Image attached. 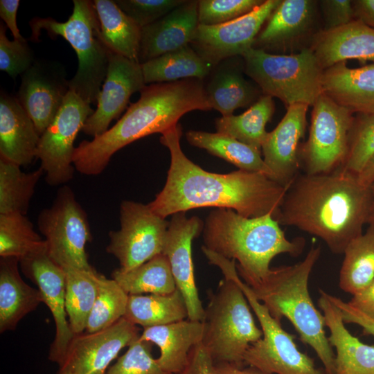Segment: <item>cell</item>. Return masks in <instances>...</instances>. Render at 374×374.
<instances>
[{
	"label": "cell",
	"instance_id": "7bdbcfd3",
	"mask_svg": "<svg viewBox=\"0 0 374 374\" xmlns=\"http://www.w3.org/2000/svg\"><path fill=\"white\" fill-rule=\"evenodd\" d=\"M262 0L198 1L199 24H222L247 14L260 6Z\"/></svg>",
	"mask_w": 374,
	"mask_h": 374
},
{
	"label": "cell",
	"instance_id": "f546056e",
	"mask_svg": "<svg viewBox=\"0 0 374 374\" xmlns=\"http://www.w3.org/2000/svg\"><path fill=\"white\" fill-rule=\"evenodd\" d=\"M314 4L310 0H280L255 42L261 46L280 44L303 35L312 24Z\"/></svg>",
	"mask_w": 374,
	"mask_h": 374
},
{
	"label": "cell",
	"instance_id": "ac0fdd59",
	"mask_svg": "<svg viewBox=\"0 0 374 374\" xmlns=\"http://www.w3.org/2000/svg\"><path fill=\"white\" fill-rule=\"evenodd\" d=\"M204 222L186 212L172 215L162 253L169 261L177 288L182 294L188 309V319L202 321L204 308L196 285L192 257V242L202 233Z\"/></svg>",
	"mask_w": 374,
	"mask_h": 374
},
{
	"label": "cell",
	"instance_id": "9c48e42d",
	"mask_svg": "<svg viewBox=\"0 0 374 374\" xmlns=\"http://www.w3.org/2000/svg\"><path fill=\"white\" fill-rule=\"evenodd\" d=\"M224 276L234 280L244 292L260 325L262 337L247 349L244 364L271 374H323L312 358L297 348L294 336L281 326L240 277L235 261L221 258L216 262Z\"/></svg>",
	"mask_w": 374,
	"mask_h": 374
},
{
	"label": "cell",
	"instance_id": "8d00e7d4",
	"mask_svg": "<svg viewBox=\"0 0 374 374\" xmlns=\"http://www.w3.org/2000/svg\"><path fill=\"white\" fill-rule=\"evenodd\" d=\"M0 157V214L26 215L35 188L44 174L39 167L29 172Z\"/></svg>",
	"mask_w": 374,
	"mask_h": 374
},
{
	"label": "cell",
	"instance_id": "44dd1931",
	"mask_svg": "<svg viewBox=\"0 0 374 374\" xmlns=\"http://www.w3.org/2000/svg\"><path fill=\"white\" fill-rule=\"evenodd\" d=\"M198 25V1H185L161 19L141 28L139 63L189 46Z\"/></svg>",
	"mask_w": 374,
	"mask_h": 374
},
{
	"label": "cell",
	"instance_id": "d590c367",
	"mask_svg": "<svg viewBox=\"0 0 374 374\" xmlns=\"http://www.w3.org/2000/svg\"><path fill=\"white\" fill-rule=\"evenodd\" d=\"M112 278L129 295L165 294L177 289L168 259L163 253L127 271L116 269Z\"/></svg>",
	"mask_w": 374,
	"mask_h": 374
},
{
	"label": "cell",
	"instance_id": "8992f818",
	"mask_svg": "<svg viewBox=\"0 0 374 374\" xmlns=\"http://www.w3.org/2000/svg\"><path fill=\"white\" fill-rule=\"evenodd\" d=\"M73 12L66 21L51 17L31 19L30 39L39 42L41 31L44 30L52 39L61 36L71 44L76 52L78 67L69 81V90L91 105L97 103L105 81L109 48L102 38L93 1L73 0Z\"/></svg>",
	"mask_w": 374,
	"mask_h": 374
},
{
	"label": "cell",
	"instance_id": "ab89813d",
	"mask_svg": "<svg viewBox=\"0 0 374 374\" xmlns=\"http://www.w3.org/2000/svg\"><path fill=\"white\" fill-rule=\"evenodd\" d=\"M98 294L87 323L85 332L105 329L125 315L129 294L114 280L99 274Z\"/></svg>",
	"mask_w": 374,
	"mask_h": 374
},
{
	"label": "cell",
	"instance_id": "60d3db41",
	"mask_svg": "<svg viewBox=\"0 0 374 374\" xmlns=\"http://www.w3.org/2000/svg\"><path fill=\"white\" fill-rule=\"evenodd\" d=\"M374 156V114H356L348 134V152L341 167L358 175Z\"/></svg>",
	"mask_w": 374,
	"mask_h": 374
},
{
	"label": "cell",
	"instance_id": "11a10c76",
	"mask_svg": "<svg viewBox=\"0 0 374 374\" xmlns=\"http://www.w3.org/2000/svg\"><path fill=\"white\" fill-rule=\"evenodd\" d=\"M371 189L372 192V203L367 220V224L374 225V181L371 184Z\"/></svg>",
	"mask_w": 374,
	"mask_h": 374
},
{
	"label": "cell",
	"instance_id": "d4e9b609",
	"mask_svg": "<svg viewBox=\"0 0 374 374\" xmlns=\"http://www.w3.org/2000/svg\"><path fill=\"white\" fill-rule=\"evenodd\" d=\"M323 92L353 114H374V64L349 68L346 61L325 69Z\"/></svg>",
	"mask_w": 374,
	"mask_h": 374
},
{
	"label": "cell",
	"instance_id": "ffe728a7",
	"mask_svg": "<svg viewBox=\"0 0 374 374\" xmlns=\"http://www.w3.org/2000/svg\"><path fill=\"white\" fill-rule=\"evenodd\" d=\"M308 105L293 104L271 131L262 145L263 160L271 170L273 179L288 187L300 173V141L305 136Z\"/></svg>",
	"mask_w": 374,
	"mask_h": 374
},
{
	"label": "cell",
	"instance_id": "7a4b0ae2",
	"mask_svg": "<svg viewBox=\"0 0 374 374\" xmlns=\"http://www.w3.org/2000/svg\"><path fill=\"white\" fill-rule=\"evenodd\" d=\"M372 203L371 186L337 168L327 173L300 172L289 185L276 220L321 239L335 254L361 235Z\"/></svg>",
	"mask_w": 374,
	"mask_h": 374
},
{
	"label": "cell",
	"instance_id": "836d02e7",
	"mask_svg": "<svg viewBox=\"0 0 374 374\" xmlns=\"http://www.w3.org/2000/svg\"><path fill=\"white\" fill-rule=\"evenodd\" d=\"M274 109L272 97L264 95L242 114L217 118L215 122L217 132L261 150L268 133L265 127Z\"/></svg>",
	"mask_w": 374,
	"mask_h": 374
},
{
	"label": "cell",
	"instance_id": "7dc6e473",
	"mask_svg": "<svg viewBox=\"0 0 374 374\" xmlns=\"http://www.w3.org/2000/svg\"><path fill=\"white\" fill-rule=\"evenodd\" d=\"M329 299L341 312L344 323H355L361 326L364 335L374 337V319L367 317L362 312L352 307L348 303L339 297L328 294Z\"/></svg>",
	"mask_w": 374,
	"mask_h": 374
},
{
	"label": "cell",
	"instance_id": "681fc988",
	"mask_svg": "<svg viewBox=\"0 0 374 374\" xmlns=\"http://www.w3.org/2000/svg\"><path fill=\"white\" fill-rule=\"evenodd\" d=\"M352 307L374 319V279L348 302Z\"/></svg>",
	"mask_w": 374,
	"mask_h": 374
},
{
	"label": "cell",
	"instance_id": "1f68e13d",
	"mask_svg": "<svg viewBox=\"0 0 374 374\" xmlns=\"http://www.w3.org/2000/svg\"><path fill=\"white\" fill-rule=\"evenodd\" d=\"M145 83L172 82L185 79L202 80L211 65L190 45L141 64Z\"/></svg>",
	"mask_w": 374,
	"mask_h": 374
},
{
	"label": "cell",
	"instance_id": "f1b7e54d",
	"mask_svg": "<svg viewBox=\"0 0 374 374\" xmlns=\"http://www.w3.org/2000/svg\"><path fill=\"white\" fill-rule=\"evenodd\" d=\"M188 317L184 298L177 288L170 294L129 295L123 318L145 328L182 321Z\"/></svg>",
	"mask_w": 374,
	"mask_h": 374
},
{
	"label": "cell",
	"instance_id": "52a82bcc",
	"mask_svg": "<svg viewBox=\"0 0 374 374\" xmlns=\"http://www.w3.org/2000/svg\"><path fill=\"white\" fill-rule=\"evenodd\" d=\"M208 299L202 344L214 364L243 366L247 349L262 337L244 292L234 280L224 276Z\"/></svg>",
	"mask_w": 374,
	"mask_h": 374
},
{
	"label": "cell",
	"instance_id": "cb8c5ba5",
	"mask_svg": "<svg viewBox=\"0 0 374 374\" xmlns=\"http://www.w3.org/2000/svg\"><path fill=\"white\" fill-rule=\"evenodd\" d=\"M318 304L330 330L329 343L336 351L335 374H374V346L362 342L345 327L341 312L319 290Z\"/></svg>",
	"mask_w": 374,
	"mask_h": 374
},
{
	"label": "cell",
	"instance_id": "4316f807",
	"mask_svg": "<svg viewBox=\"0 0 374 374\" xmlns=\"http://www.w3.org/2000/svg\"><path fill=\"white\" fill-rule=\"evenodd\" d=\"M16 258L0 260V332L14 330L19 321L36 310L42 297L39 290L27 284L19 271Z\"/></svg>",
	"mask_w": 374,
	"mask_h": 374
},
{
	"label": "cell",
	"instance_id": "db71d44e",
	"mask_svg": "<svg viewBox=\"0 0 374 374\" xmlns=\"http://www.w3.org/2000/svg\"><path fill=\"white\" fill-rule=\"evenodd\" d=\"M359 182L370 186L374 181V156L370 159L362 171L357 175Z\"/></svg>",
	"mask_w": 374,
	"mask_h": 374
},
{
	"label": "cell",
	"instance_id": "2e32d148",
	"mask_svg": "<svg viewBox=\"0 0 374 374\" xmlns=\"http://www.w3.org/2000/svg\"><path fill=\"white\" fill-rule=\"evenodd\" d=\"M19 266L23 274L37 287L42 302L53 317L55 335L50 346L48 359L59 365L74 336L65 308V270L49 256L46 249L22 258Z\"/></svg>",
	"mask_w": 374,
	"mask_h": 374
},
{
	"label": "cell",
	"instance_id": "d6a6232c",
	"mask_svg": "<svg viewBox=\"0 0 374 374\" xmlns=\"http://www.w3.org/2000/svg\"><path fill=\"white\" fill-rule=\"evenodd\" d=\"M339 272L341 290L354 295L374 279V225L353 239L346 246Z\"/></svg>",
	"mask_w": 374,
	"mask_h": 374
},
{
	"label": "cell",
	"instance_id": "816d5d0a",
	"mask_svg": "<svg viewBox=\"0 0 374 374\" xmlns=\"http://www.w3.org/2000/svg\"><path fill=\"white\" fill-rule=\"evenodd\" d=\"M352 3L355 19L374 28V0H357Z\"/></svg>",
	"mask_w": 374,
	"mask_h": 374
},
{
	"label": "cell",
	"instance_id": "83f0119b",
	"mask_svg": "<svg viewBox=\"0 0 374 374\" xmlns=\"http://www.w3.org/2000/svg\"><path fill=\"white\" fill-rule=\"evenodd\" d=\"M100 33L107 47L131 60L139 62L141 28L112 0L93 1Z\"/></svg>",
	"mask_w": 374,
	"mask_h": 374
},
{
	"label": "cell",
	"instance_id": "603a6c76",
	"mask_svg": "<svg viewBox=\"0 0 374 374\" xmlns=\"http://www.w3.org/2000/svg\"><path fill=\"white\" fill-rule=\"evenodd\" d=\"M40 135L16 96L1 92L0 157L26 167L36 158Z\"/></svg>",
	"mask_w": 374,
	"mask_h": 374
},
{
	"label": "cell",
	"instance_id": "ee69618b",
	"mask_svg": "<svg viewBox=\"0 0 374 374\" xmlns=\"http://www.w3.org/2000/svg\"><path fill=\"white\" fill-rule=\"evenodd\" d=\"M6 26H0V70L15 79L22 75L35 61L27 41H10L6 35Z\"/></svg>",
	"mask_w": 374,
	"mask_h": 374
},
{
	"label": "cell",
	"instance_id": "c3c4849f",
	"mask_svg": "<svg viewBox=\"0 0 374 374\" xmlns=\"http://www.w3.org/2000/svg\"><path fill=\"white\" fill-rule=\"evenodd\" d=\"M214 363L202 343L190 351L184 368L177 374H213Z\"/></svg>",
	"mask_w": 374,
	"mask_h": 374
},
{
	"label": "cell",
	"instance_id": "277c9868",
	"mask_svg": "<svg viewBox=\"0 0 374 374\" xmlns=\"http://www.w3.org/2000/svg\"><path fill=\"white\" fill-rule=\"evenodd\" d=\"M202 238L208 249L238 261V274L248 285L267 276L274 257L282 253L298 256L305 244L302 238L288 240L271 215L247 217L227 208L209 213Z\"/></svg>",
	"mask_w": 374,
	"mask_h": 374
},
{
	"label": "cell",
	"instance_id": "3957f363",
	"mask_svg": "<svg viewBox=\"0 0 374 374\" xmlns=\"http://www.w3.org/2000/svg\"><path fill=\"white\" fill-rule=\"evenodd\" d=\"M117 123L75 148L73 163L84 175L100 174L111 157L127 145L154 133H163L185 114L213 109L202 80L185 79L145 86Z\"/></svg>",
	"mask_w": 374,
	"mask_h": 374
},
{
	"label": "cell",
	"instance_id": "5bb4252c",
	"mask_svg": "<svg viewBox=\"0 0 374 374\" xmlns=\"http://www.w3.org/2000/svg\"><path fill=\"white\" fill-rule=\"evenodd\" d=\"M280 2V0L264 1L247 14L222 24H199L190 45L211 65L242 55L253 47L262 25Z\"/></svg>",
	"mask_w": 374,
	"mask_h": 374
},
{
	"label": "cell",
	"instance_id": "8fae6325",
	"mask_svg": "<svg viewBox=\"0 0 374 374\" xmlns=\"http://www.w3.org/2000/svg\"><path fill=\"white\" fill-rule=\"evenodd\" d=\"M353 113L323 92L314 105L307 141L300 145L301 170L309 175L341 168L347 156Z\"/></svg>",
	"mask_w": 374,
	"mask_h": 374
},
{
	"label": "cell",
	"instance_id": "d6986e66",
	"mask_svg": "<svg viewBox=\"0 0 374 374\" xmlns=\"http://www.w3.org/2000/svg\"><path fill=\"white\" fill-rule=\"evenodd\" d=\"M145 86L141 64L109 49L107 74L97 107L82 131L93 138L105 132L110 123L124 111L132 93L141 91Z\"/></svg>",
	"mask_w": 374,
	"mask_h": 374
},
{
	"label": "cell",
	"instance_id": "f907efd6",
	"mask_svg": "<svg viewBox=\"0 0 374 374\" xmlns=\"http://www.w3.org/2000/svg\"><path fill=\"white\" fill-rule=\"evenodd\" d=\"M19 5V0H1L0 17L10 30L14 39L26 42V39L22 37L17 25L16 16Z\"/></svg>",
	"mask_w": 374,
	"mask_h": 374
},
{
	"label": "cell",
	"instance_id": "f6af8a7d",
	"mask_svg": "<svg viewBox=\"0 0 374 374\" xmlns=\"http://www.w3.org/2000/svg\"><path fill=\"white\" fill-rule=\"evenodd\" d=\"M118 6L141 28L161 19L185 0H116Z\"/></svg>",
	"mask_w": 374,
	"mask_h": 374
},
{
	"label": "cell",
	"instance_id": "ba28073f",
	"mask_svg": "<svg viewBox=\"0 0 374 374\" xmlns=\"http://www.w3.org/2000/svg\"><path fill=\"white\" fill-rule=\"evenodd\" d=\"M245 73L265 95L276 97L287 106L313 105L323 93L321 67L311 48L294 55H274L252 47L242 55Z\"/></svg>",
	"mask_w": 374,
	"mask_h": 374
},
{
	"label": "cell",
	"instance_id": "f5cc1de1",
	"mask_svg": "<svg viewBox=\"0 0 374 374\" xmlns=\"http://www.w3.org/2000/svg\"><path fill=\"white\" fill-rule=\"evenodd\" d=\"M213 374H271L255 367L238 366L231 364H216L213 366Z\"/></svg>",
	"mask_w": 374,
	"mask_h": 374
},
{
	"label": "cell",
	"instance_id": "484cf974",
	"mask_svg": "<svg viewBox=\"0 0 374 374\" xmlns=\"http://www.w3.org/2000/svg\"><path fill=\"white\" fill-rule=\"evenodd\" d=\"M203 335V322L186 319L145 328L139 339L157 345L160 350V355L157 359L160 366L177 374L187 364L191 350L202 343Z\"/></svg>",
	"mask_w": 374,
	"mask_h": 374
},
{
	"label": "cell",
	"instance_id": "7402d4cb",
	"mask_svg": "<svg viewBox=\"0 0 374 374\" xmlns=\"http://www.w3.org/2000/svg\"><path fill=\"white\" fill-rule=\"evenodd\" d=\"M310 48L323 71L346 60L374 63V28L353 19L342 26L321 30Z\"/></svg>",
	"mask_w": 374,
	"mask_h": 374
},
{
	"label": "cell",
	"instance_id": "9a60e30c",
	"mask_svg": "<svg viewBox=\"0 0 374 374\" xmlns=\"http://www.w3.org/2000/svg\"><path fill=\"white\" fill-rule=\"evenodd\" d=\"M139 331L123 317L105 329L74 335L57 374H106L119 352L139 338Z\"/></svg>",
	"mask_w": 374,
	"mask_h": 374
},
{
	"label": "cell",
	"instance_id": "e0dca14e",
	"mask_svg": "<svg viewBox=\"0 0 374 374\" xmlns=\"http://www.w3.org/2000/svg\"><path fill=\"white\" fill-rule=\"evenodd\" d=\"M60 63L35 60L21 75L17 99L41 136L53 121L69 91Z\"/></svg>",
	"mask_w": 374,
	"mask_h": 374
},
{
	"label": "cell",
	"instance_id": "30bf717a",
	"mask_svg": "<svg viewBox=\"0 0 374 374\" xmlns=\"http://www.w3.org/2000/svg\"><path fill=\"white\" fill-rule=\"evenodd\" d=\"M49 256L63 268L93 270L86 252L92 235L87 215L68 186L59 188L53 204L37 220Z\"/></svg>",
	"mask_w": 374,
	"mask_h": 374
},
{
	"label": "cell",
	"instance_id": "b9f144b4",
	"mask_svg": "<svg viewBox=\"0 0 374 374\" xmlns=\"http://www.w3.org/2000/svg\"><path fill=\"white\" fill-rule=\"evenodd\" d=\"M106 374H173L164 370L151 354L150 342L137 339L110 366Z\"/></svg>",
	"mask_w": 374,
	"mask_h": 374
},
{
	"label": "cell",
	"instance_id": "4fadbf2b",
	"mask_svg": "<svg viewBox=\"0 0 374 374\" xmlns=\"http://www.w3.org/2000/svg\"><path fill=\"white\" fill-rule=\"evenodd\" d=\"M93 112L78 95L68 91L53 121L40 136L37 149L36 159L40 161L48 185H63L73 179L75 170L73 143Z\"/></svg>",
	"mask_w": 374,
	"mask_h": 374
},
{
	"label": "cell",
	"instance_id": "7c38bea8",
	"mask_svg": "<svg viewBox=\"0 0 374 374\" xmlns=\"http://www.w3.org/2000/svg\"><path fill=\"white\" fill-rule=\"evenodd\" d=\"M119 212L120 229L109 233L106 250L127 271L162 253L169 222L148 204L131 200L123 201Z\"/></svg>",
	"mask_w": 374,
	"mask_h": 374
},
{
	"label": "cell",
	"instance_id": "4dcf8cb0",
	"mask_svg": "<svg viewBox=\"0 0 374 374\" xmlns=\"http://www.w3.org/2000/svg\"><path fill=\"white\" fill-rule=\"evenodd\" d=\"M186 138L190 145L206 150L240 170L262 173L274 179L261 156V150L219 132L190 130L186 133Z\"/></svg>",
	"mask_w": 374,
	"mask_h": 374
},
{
	"label": "cell",
	"instance_id": "6da1fadb",
	"mask_svg": "<svg viewBox=\"0 0 374 374\" xmlns=\"http://www.w3.org/2000/svg\"><path fill=\"white\" fill-rule=\"evenodd\" d=\"M181 134L177 123L160 137L170 151V165L163 189L148 204L154 213L166 218L190 209L214 207L231 209L247 217L271 215L277 219L287 187L260 172L240 169L227 174L208 172L184 154Z\"/></svg>",
	"mask_w": 374,
	"mask_h": 374
},
{
	"label": "cell",
	"instance_id": "f35d334b",
	"mask_svg": "<svg viewBox=\"0 0 374 374\" xmlns=\"http://www.w3.org/2000/svg\"><path fill=\"white\" fill-rule=\"evenodd\" d=\"M46 249L33 223L21 213L0 214L1 258H22Z\"/></svg>",
	"mask_w": 374,
	"mask_h": 374
},
{
	"label": "cell",
	"instance_id": "5b68a950",
	"mask_svg": "<svg viewBox=\"0 0 374 374\" xmlns=\"http://www.w3.org/2000/svg\"><path fill=\"white\" fill-rule=\"evenodd\" d=\"M312 246L304 259L296 264L271 268L267 276L249 285L256 298L276 320L287 318L321 362L326 374H335V353L324 330L325 319L314 305L308 290L312 270L321 255Z\"/></svg>",
	"mask_w": 374,
	"mask_h": 374
},
{
	"label": "cell",
	"instance_id": "bcb514c9",
	"mask_svg": "<svg viewBox=\"0 0 374 374\" xmlns=\"http://www.w3.org/2000/svg\"><path fill=\"white\" fill-rule=\"evenodd\" d=\"M320 6L323 14L324 30L342 26L353 20V3L349 0H323Z\"/></svg>",
	"mask_w": 374,
	"mask_h": 374
},
{
	"label": "cell",
	"instance_id": "e575fe53",
	"mask_svg": "<svg viewBox=\"0 0 374 374\" xmlns=\"http://www.w3.org/2000/svg\"><path fill=\"white\" fill-rule=\"evenodd\" d=\"M66 273L65 308L72 332H85L98 294L99 274L95 270L64 268Z\"/></svg>",
	"mask_w": 374,
	"mask_h": 374
},
{
	"label": "cell",
	"instance_id": "74e56055",
	"mask_svg": "<svg viewBox=\"0 0 374 374\" xmlns=\"http://www.w3.org/2000/svg\"><path fill=\"white\" fill-rule=\"evenodd\" d=\"M213 109L222 116L232 115L233 112L255 100L256 89L236 70L219 69L205 87Z\"/></svg>",
	"mask_w": 374,
	"mask_h": 374
}]
</instances>
